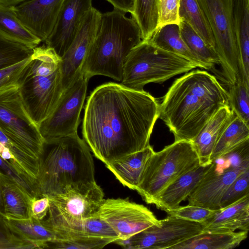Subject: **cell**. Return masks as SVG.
<instances>
[{
	"label": "cell",
	"instance_id": "1",
	"mask_svg": "<svg viewBox=\"0 0 249 249\" xmlns=\"http://www.w3.org/2000/svg\"><path fill=\"white\" fill-rule=\"evenodd\" d=\"M159 105L148 92L122 84H103L90 93L82 133L90 151L105 164L150 145Z\"/></svg>",
	"mask_w": 249,
	"mask_h": 249
},
{
	"label": "cell",
	"instance_id": "2",
	"mask_svg": "<svg viewBox=\"0 0 249 249\" xmlns=\"http://www.w3.org/2000/svg\"><path fill=\"white\" fill-rule=\"evenodd\" d=\"M229 105L228 91L205 71L186 72L173 83L159 105V118L175 141L193 142L209 119Z\"/></svg>",
	"mask_w": 249,
	"mask_h": 249
},
{
	"label": "cell",
	"instance_id": "3",
	"mask_svg": "<svg viewBox=\"0 0 249 249\" xmlns=\"http://www.w3.org/2000/svg\"><path fill=\"white\" fill-rule=\"evenodd\" d=\"M36 180L40 197L97 185L90 150L77 133L44 142Z\"/></svg>",
	"mask_w": 249,
	"mask_h": 249
},
{
	"label": "cell",
	"instance_id": "4",
	"mask_svg": "<svg viewBox=\"0 0 249 249\" xmlns=\"http://www.w3.org/2000/svg\"><path fill=\"white\" fill-rule=\"evenodd\" d=\"M125 14L116 9L102 13L98 32L81 67L89 79L100 75L122 81L127 56L142 41L137 23Z\"/></svg>",
	"mask_w": 249,
	"mask_h": 249
},
{
	"label": "cell",
	"instance_id": "5",
	"mask_svg": "<svg viewBox=\"0 0 249 249\" xmlns=\"http://www.w3.org/2000/svg\"><path fill=\"white\" fill-rule=\"evenodd\" d=\"M60 61L51 48L37 46L18 78L23 104L37 125L51 114L63 91Z\"/></svg>",
	"mask_w": 249,
	"mask_h": 249
},
{
	"label": "cell",
	"instance_id": "6",
	"mask_svg": "<svg viewBox=\"0 0 249 249\" xmlns=\"http://www.w3.org/2000/svg\"><path fill=\"white\" fill-rule=\"evenodd\" d=\"M196 67L189 60L161 49L149 40H142L132 49L125 60L121 84L142 90L149 83H162Z\"/></svg>",
	"mask_w": 249,
	"mask_h": 249
},
{
	"label": "cell",
	"instance_id": "7",
	"mask_svg": "<svg viewBox=\"0 0 249 249\" xmlns=\"http://www.w3.org/2000/svg\"><path fill=\"white\" fill-rule=\"evenodd\" d=\"M191 142L175 141L149 158L136 190L147 203L182 175L200 165Z\"/></svg>",
	"mask_w": 249,
	"mask_h": 249
},
{
	"label": "cell",
	"instance_id": "8",
	"mask_svg": "<svg viewBox=\"0 0 249 249\" xmlns=\"http://www.w3.org/2000/svg\"><path fill=\"white\" fill-rule=\"evenodd\" d=\"M212 31L222 73L231 86L243 79L234 30L232 0H196Z\"/></svg>",
	"mask_w": 249,
	"mask_h": 249
},
{
	"label": "cell",
	"instance_id": "9",
	"mask_svg": "<svg viewBox=\"0 0 249 249\" xmlns=\"http://www.w3.org/2000/svg\"><path fill=\"white\" fill-rule=\"evenodd\" d=\"M48 197L49 215L42 221L59 235L72 232L84 220L96 215L104 193L97 184L85 190L70 188L61 194Z\"/></svg>",
	"mask_w": 249,
	"mask_h": 249
},
{
	"label": "cell",
	"instance_id": "10",
	"mask_svg": "<svg viewBox=\"0 0 249 249\" xmlns=\"http://www.w3.org/2000/svg\"><path fill=\"white\" fill-rule=\"evenodd\" d=\"M0 128L38 159L41 156L44 140L23 104L18 86L0 91Z\"/></svg>",
	"mask_w": 249,
	"mask_h": 249
},
{
	"label": "cell",
	"instance_id": "11",
	"mask_svg": "<svg viewBox=\"0 0 249 249\" xmlns=\"http://www.w3.org/2000/svg\"><path fill=\"white\" fill-rule=\"evenodd\" d=\"M89 79L79 69L53 112L38 125L44 142L77 133Z\"/></svg>",
	"mask_w": 249,
	"mask_h": 249
},
{
	"label": "cell",
	"instance_id": "12",
	"mask_svg": "<svg viewBox=\"0 0 249 249\" xmlns=\"http://www.w3.org/2000/svg\"><path fill=\"white\" fill-rule=\"evenodd\" d=\"M160 221L159 226H152L127 239H118L114 243L125 249H172L203 230L201 223L169 215Z\"/></svg>",
	"mask_w": 249,
	"mask_h": 249
},
{
	"label": "cell",
	"instance_id": "13",
	"mask_svg": "<svg viewBox=\"0 0 249 249\" xmlns=\"http://www.w3.org/2000/svg\"><path fill=\"white\" fill-rule=\"evenodd\" d=\"M97 214L116 233L119 239L123 240L152 226L160 224V220L147 208L126 199H103Z\"/></svg>",
	"mask_w": 249,
	"mask_h": 249
},
{
	"label": "cell",
	"instance_id": "14",
	"mask_svg": "<svg viewBox=\"0 0 249 249\" xmlns=\"http://www.w3.org/2000/svg\"><path fill=\"white\" fill-rule=\"evenodd\" d=\"M212 162L210 169L187 197L188 205L213 210L220 209L222 197L228 187L249 168V160L225 168Z\"/></svg>",
	"mask_w": 249,
	"mask_h": 249
},
{
	"label": "cell",
	"instance_id": "15",
	"mask_svg": "<svg viewBox=\"0 0 249 249\" xmlns=\"http://www.w3.org/2000/svg\"><path fill=\"white\" fill-rule=\"evenodd\" d=\"M102 13L93 7L86 14L70 46L60 58L63 91L72 81L82 64L98 32Z\"/></svg>",
	"mask_w": 249,
	"mask_h": 249
},
{
	"label": "cell",
	"instance_id": "16",
	"mask_svg": "<svg viewBox=\"0 0 249 249\" xmlns=\"http://www.w3.org/2000/svg\"><path fill=\"white\" fill-rule=\"evenodd\" d=\"M92 7V0H64L54 27L45 41L46 46L52 49L61 58Z\"/></svg>",
	"mask_w": 249,
	"mask_h": 249
},
{
	"label": "cell",
	"instance_id": "17",
	"mask_svg": "<svg viewBox=\"0 0 249 249\" xmlns=\"http://www.w3.org/2000/svg\"><path fill=\"white\" fill-rule=\"evenodd\" d=\"M64 0H27L11 6L23 25L41 41L51 34Z\"/></svg>",
	"mask_w": 249,
	"mask_h": 249
},
{
	"label": "cell",
	"instance_id": "18",
	"mask_svg": "<svg viewBox=\"0 0 249 249\" xmlns=\"http://www.w3.org/2000/svg\"><path fill=\"white\" fill-rule=\"evenodd\" d=\"M235 116L229 105L222 107L209 119L192 142L200 165L212 162L210 158L217 141Z\"/></svg>",
	"mask_w": 249,
	"mask_h": 249
},
{
	"label": "cell",
	"instance_id": "19",
	"mask_svg": "<svg viewBox=\"0 0 249 249\" xmlns=\"http://www.w3.org/2000/svg\"><path fill=\"white\" fill-rule=\"evenodd\" d=\"M212 164L213 162L200 165L180 176L157 197L154 204L165 212L178 207L197 186Z\"/></svg>",
	"mask_w": 249,
	"mask_h": 249
},
{
	"label": "cell",
	"instance_id": "20",
	"mask_svg": "<svg viewBox=\"0 0 249 249\" xmlns=\"http://www.w3.org/2000/svg\"><path fill=\"white\" fill-rule=\"evenodd\" d=\"M204 231H249V195L216 211L203 224Z\"/></svg>",
	"mask_w": 249,
	"mask_h": 249
},
{
	"label": "cell",
	"instance_id": "21",
	"mask_svg": "<svg viewBox=\"0 0 249 249\" xmlns=\"http://www.w3.org/2000/svg\"><path fill=\"white\" fill-rule=\"evenodd\" d=\"M154 152L149 145L141 151L107 162L105 165L124 186L136 190L147 161Z\"/></svg>",
	"mask_w": 249,
	"mask_h": 249
},
{
	"label": "cell",
	"instance_id": "22",
	"mask_svg": "<svg viewBox=\"0 0 249 249\" xmlns=\"http://www.w3.org/2000/svg\"><path fill=\"white\" fill-rule=\"evenodd\" d=\"M249 231H204L172 249H232L245 240Z\"/></svg>",
	"mask_w": 249,
	"mask_h": 249
},
{
	"label": "cell",
	"instance_id": "23",
	"mask_svg": "<svg viewBox=\"0 0 249 249\" xmlns=\"http://www.w3.org/2000/svg\"><path fill=\"white\" fill-rule=\"evenodd\" d=\"M232 14L242 76L249 82V0H232Z\"/></svg>",
	"mask_w": 249,
	"mask_h": 249
},
{
	"label": "cell",
	"instance_id": "24",
	"mask_svg": "<svg viewBox=\"0 0 249 249\" xmlns=\"http://www.w3.org/2000/svg\"><path fill=\"white\" fill-rule=\"evenodd\" d=\"M154 45L193 63L197 67L207 70L190 51L180 33L179 25L169 24L158 28L148 40Z\"/></svg>",
	"mask_w": 249,
	"mask_h": 249
},
{
	"label": "cell",
	"instance_id": "25",
	"mask_svg": "<svg viewBox=\"0 0 249 249\" xmlns=\"http://www.w3.org/2000/svg\"><path fill=\"white\" fill-rule=\"evenodd\" d=\"M0 183L7 218H30V202L31 198L17 182L1 174H0Z\"/></svg>",
	"mask_w": 249,
	"mask_h": 249
},
{
	"label": "cell",
	"instance_id": "26",
	"mask_svg": "<svg viewBox=\"0 0 249 249\" xmlns=\"http://www.w3.org/2000/svg\"><path fill=\"white\" fill-rule=\"evenodd\" d=\"M10 229L23 239L35 244L37 249H44L48 242L56 238L55 231L42 220L33 217L25 219L5 218Z\"/></svg>",
	"mask_w": 249,
	"mask_h": 249
},
{
	"label": "cell",
	"instance_id": "27",
	"mask_svg": "<svg viewBox=\"0 0 249 249\" xmlns=\"http://www.w3.org/2000/svg\"><path fill=\"white\" fill-rule=\"evenodd\" d=\"M0 33L32 48L37 47L41 42L23 25L10 6L0 4Z\"/></svg>",
	"mask_w": 249,
	"mask_h": 249
},
{
	"label": "cell",
	"instance_id": "28",
	"mask_svg": "<svg viewBox=\"0 0 249 249\" xmlns=\"http://www.w3.org/2000/svg\"><path fill=\"white\" fill-rule=\"evenodd\" d=\"M181 36L191 53L206 67L207 70L219 64L215 51L208 46L199 35L185 21L179 24Z\"/></svg>",
	"mask_w": 249,
	"mask_h": 249
},
{
	"label": "cell",
	"instance_id": "29",
	"mask_svg": "<svg viewBox=\"0 0 249 249\" xmlns=\"http://www.w3.org/2000/svg\"><path fill=\"white\" fill-rule=\"evenodd\" d=\"M180 20L187 22L206 44L215 51V42L210 26L196 0H180Z\"/></svg>",
	"mask_w": 249,
	"mask_h": 249
},
{
	"label": "cell",
	"instance_id": "30",
	"mask_svg": "<svg viewBox=\"0 0 249 249\" xmlns=\"http://www.w3.org/2000/svg\"><path fill=\"white\" fill-rule=\"evenodd\" d=\"M160 0H135L131 18L138 25L142 39H150L158 28Z\"/></svg>",
	"mask_w": 249,
	"mask_h": 249
},
{
	"label": "cell",
	"instance_id": "31",
	"mask_svg": "<svg viewBox=\"0 0 249 249\" xmlns=\"http://www.w3.org/2000/svg\"><path fill=\"white\" fill-rule=\"evenodd\" d=\"M248 138H249V125L236 116L217 141L211 156V161H213Z\"/></svg>",
	"mask_w": 249,
	"mask_h": 249
},
{
	"label": "cell",
	"instance_id": "32",
	"mask_svg": "<svg viewBox=\"0 0 249 249\" xmlns=\"http://www.w3.org/2000/svg\"><path fill=\"white\" fill-rule=\"evenodd\" d=\"M115 239L87 236H61L46 244L44 249H98Z\"/></svg>",
	"mask_w": 249,
	"mask_h": 249
},
{
	"label": "cell",
	"instance_id": "33",
	"mask_svg": "<svg viewBox=\"0 0 249 249\" xmlns=\"http://www.w3.org/2000/svg\"><path fill=\"white\" fill-rule=\"evenodd\" d=\"M0 142L10 150L25 172L36 179L39 170V159L0 128Z\"/></svg>",
	"mask_w": 249,
	"mask_h": 249
},
{
	"label": "cell",
	"instance_id": "34",
	"mask_svg": "<svg viewBox=\"0 0 249 249\" xmlns=\"http://www.w3.org/2000/svg\"><path fill=\"white\" fill-rule=\"evenodd\" d=\"M33 48L13 40L0 33V69L29 58Z\"/></svg>",
	"mask_w": 249,
	"mask_h": 249
},
{
	"label": "cell",
	"instance_id": "35",
	"mask_svg": "<svg viewBox=\"0 0 249 249\" xmlns=\"http://www.w3.org/2000/svg\"><path fill=\"white\" fill-rule=\"evenodd\" d=\"M229 106L235 115L249 125V83L240 79L230 86Z\"/></svg>",
	"mask_w": 249,
	"mask_h": 249
},
{
	"label": "cell",
	"instance_id": "36",
	"mask_svg": "<svg viewBox=\"0 0 249 249\" xmlns=\"http://www.w3.org/2000/svg\"><path fill=\"white\" fill-rule=\"evenodd\" d=\"M87 236L106 238H112L116 240L119 237L112 229L97 214L84 220L72 232L57 236Z\"/></svg>",
	"mask_w": 249,
	"mask_h": 249
},
{
	"label": "cell",
	"instance_id": "37",
	"mask_svg": "<svg viewBox=\"0 0 249 249\" xmlns=\"http://www.w3.org/2000/svg\"><path fill=\"white\" fill-rule=\"evenodd\" d=\"M0 174L14 180L22 190L31 198L40 197L36 179L19 172L0 155Z\"/></svg>",
	"mask_w": 249,
	"mask_h": 249
},
{
	"label": "cell",
	"instance_id": "38",
	"mask_svg": "<svg viewBox=\"0 0 249 249\" xmlns=\"http://www.w3.org/2000/svg\"><path fill=\"white\" fill-rule=\"evenodd\" d=\"M249 195V168L242 173L228 187L220 202V209L227 207Z\"/></svg>",
	"mask_w": 249,
	"mask_h": 249
},
{
	"label": "cell",
	"instance_id": "39",
	"mask_svg": "<svg viewBox=\"0 0 249 249\" xmlns=\"http://www.w3.org/2000/svg\"><path fill=\"white\" fill-rule=\"evenodd\" d=\"M216 211L188 204L184 206H179L166 212L168 215L179 219L203 224L213 215Z\"/></svg>",
	"mask_w": 249,
	"mask_h": 249
},
{
	"label": "cell",
	"instance_id": "40",
	"mask_svg": "<svg viewBox=\"0 0 249 249\" xmlns=\"http://www.w3.org/2000/svg\"><path fill=\"white\" fill-rule=\"evenodd\" d=\"M37 249V246L15 233L0 216V249Z\"/></svg>",
	"mask_w": 249,
	"mask_h": 249
},
{
	"label": "cell",
	"instance_id": "41",
	"mask_svg": "<svg viewBox=\"0 0 249 249\" xmlns=\"http://www.w3.org/2000/svg\"><path fill=\"white\" fill-rule=\"evenodd\" d=\"M179 3L180 0H160L158 28L169 24H179Z\"/></svg>",
	"mask_w": 249,
	"mask_h": 249
},
{
	"label": "cell",
	"instance_id": "42",
	"mask_svg": "<svg viewBox=\"0 0 249 249\" xmlns=\"http://www.w3.org/2000/svg\"><path fill=\"white\" fill-rule=\"evenodd\" d=\"M30 57L14 65L0 69V91L11 87L18 86L20 75L29 62Z\"/></svg>",
	"mask_w": 249,
	"mask_h": 249
},
{
	"label": "cell",
	"instance_id": "43",
	"mask_svg": "<svg viewBox=\"0 0 249 249\" xmlns=\"http://www.w3.org/2000/svg\"><path fill=\"white\" fill-rule=\"evenodd\" d=\"M49 198L48 196L34 197L30 202L31 217L42 220L47 215L49 207Z\"/></svg>",
	"mask_w": 249,
	"mask_h": 249
},
{
	"label": "cell",
	"instance_id": "44",
	"mask_svg": "<svg viewBox=\"0 0 249 249\" xmlns=\"http://www.w3.org/2000/svg\"><path fill=\"white\" fill-rule=\"evenodd\" d=\"M110 3L114 9L131 14L133 11L135 0H106Z\"/></svg>",
	"mask_w": 249,
	"mask_h": 249
},
{
	"label": "cell",
	"instance_id": "45",
	"mask_svg": "<svg viewBox=\"0 0 249 249\" xmlns=\"http://www.w3.org/2000/svg\"><path fill=\"white\" fill-rule=\"evenodd\" d=\"M0 216L4 218H7V216H6L5 212L3 197V195H2L0 183Z\"/></svg>",
	"mask_w": 249,
	"mask_h": 249
},
{
	"label": "cell",
	"instance_id": "46",
	"mask_svg": "<svg viewBox=\"0 0 249 249\" xmlns=\"http://www.w3.org/2000/svg\"><path fill=\"white\" fill-rule=\"evenodd\" d=\"M26 0H0V4L5 6H11L18 4Z\"/></svg>",
	"mask_w": 249,
	"mask_h": 249
}]
</instances>
